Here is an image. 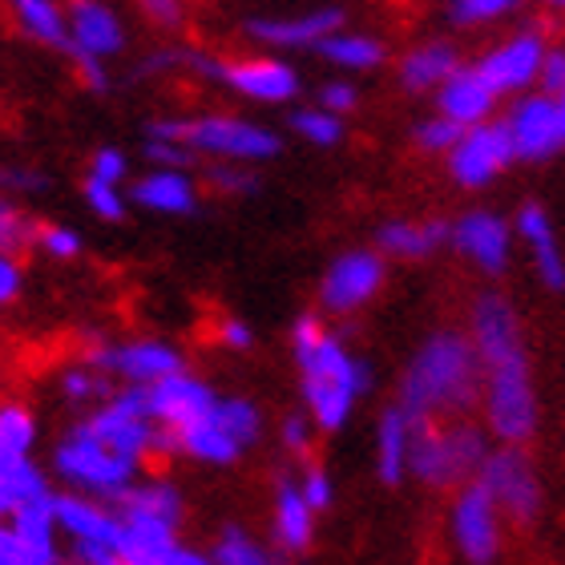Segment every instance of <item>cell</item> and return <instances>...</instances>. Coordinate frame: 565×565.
<instances>
[{
  "instance_id": "49",
  "label": "cell",
  "mask_w": 565,
  "mask_h": 565,
  "mask_svg": "<svg viewBox=\"0 0 565 565\" xmlns=\"http://www.w3.org/2000/svg\"><path fill=\"white\" fill-rule=\"evenodd\" d=\"M211 186L223 190V194H250V190L259 186V182H255V174L238 170V166H214V170H211Z\"/></svg>"
},
{
  "instance_id": "8",
  "label": "cell",
  "mask_w": 565,
  "mask_h": 565,
  "mask_svg": "<svg viewBox=\"0 0 565 565\" xmlns=\"http://www.w3.org/2000/svg\"><path fill=\"white\" fill-rule=\"evenodd\" d=\"M477 484L493 497L501 518L518 521V525H533L542 513V481H537V469L525 457V448H489V457L477 469Z\"/></svg>"
},
{
  "instance_id": "26",
  "label": "cell",
  "mask_w": 565,
  "mask_h": 565,
  "mask_svg": "<svg viewBox=\"0 0 565 565\" xmlns=\"http://www.w3.org/2000/svg\"><path fill=\"white\" fill-rule=\"evenodd\" d=\"M109 509H114L118 518L162 521V525H174V530H178V521H182V497H178L174 484H166V481H134Z\"/></svg>"
},
{
  "instance_id": "34",
  "label": "cell",
  "mask_w": 565,
  "mask_h": 565,
  "mask_svg": "<svg viewBox=\"0 0 565 565\" xmlns=\"http://www.w3.org/2000/svg\"><path fill=\"white\" fill-rule=\"evenodd\" d=\"M33 445H36V416L17 401H0V457L33 460Z\"/></svg>"
},
{
  "instance_id": "40",
  "label": "cell",
  "mask_w": 565,
  "mask_h": 565,
  "mask_svg": "<svg viewBox=\"0 0 565 565\" xmlns=\"http://www.w3.org/2000/svg\"><path fill=\"white\" fill-rule=\"evenodd\" d=\"M85 202H89V211L97 218H109V223L126 218V194H121V186H106L97 178H85Z\"/></svg>"
},
{
  "instance_id": "48",
  "label": "cell",
  "mask_w": 565,
  "mask_h": 565,
  "mask_svg": "<svg viewBox=\"0 0 565 565\" xmlns=\"http://www.w3.org/2000/svg\"><path fill=\"white\" fill-rule=\"evenodd\" d=\"M146 153H150L153 170H186L194 162V153L174 146V141H146Z\"/></svg>"
},
{
  "instance_id": "53",
  "label": "cell",
  "mask_w": 565,
  "mask_h": 565,
  "mask_svg": "<svg viewBox=\"0 0 565 565\" xmlns=\"http://www.w3.org/2000/svg\"><path fill=\"white\" fill-rule=\"evenodd\" d=\"M537 77H542V94H550L554 97L557 89H562V82H565V49H554V53H545V61H542V73H537Z\"/></svg>"
},
{
  "instance_id": "47",
  "label": "cell",
  "mask_w": 565,
  "mask_h": 565,
  "mask_svg": "<svg viewBox=\"0 0 565 565\" xmlns=\"http://www.w3.org/2000/svg\"><path fill=\"white\" fill-rule=\"evenodd\" d=\"M0 565H53V562L36 557L33 550L9 530V521H0Z\"/></svg>"
},
{
  "instance_id": "16",
  "label": "cell",
  "mask_w": 565,
  "mask_h": 565,
  "mask_svg": "<svg viewBox=\"0 0 565 565\" xmlns=\"http://www.w3.org/2000/svg\"><path fill=\"white\" fill-rule=\"evenodd\" d=\"M545 53H550V49H545L542 33H518V36H509L505 45L489 49L472 70L481 73V82L489 85L497 97L521 94V89H530V85L537 82Z\"/></svg>"
},
{
  "instance_id": "17",
  "label": "cell",
  "mask_w": 565,
  "mask_h": 565,
  "mask_svg": "<svg viewBox=\"0 0 565 565\" xmlns=\"http://www.w3.org/2000/svg\"><path fill=\"white\" fill-rule=\"evenodd\" d=\"M65 24H70V57L73 61H97L106 65V57H118L126 49V24L109 4L97 0H77L65 9Z\"/></svg>"
},
{
  "instance_id": "20",
  "label": "cell",
  "mask_w": 565,
  "mask_h": 565,
  "mask_svg": "<svg viewBox=\"0 0 565 565\" xmlns=\"http://www.w3.org/2000/svg\"><path fill=\"white\" fill-rule=\"evenodd\" d=\"M513 235L530 250L537 279H542L550 291H565V259H562V247H557L554 218H550V211H545L542 202H525V206H521L518 218H513Z\"/></svg>"
},
{
  "instance_id": "7",
  "label": "cell",
  "mask_w": 565,
  "mask_h": 565,
  "mask_svg": "<svg viewBox=\"0 0 565 565\" xmlns=\"http://www.w3.org/2000/svg\"><path fill=\"white\" fill-rule=\"evenodd\" d=\"M53 469H57L70 484L85 489V493L106 497L109 505L138 481V465L121 460L118 452H109L106 445H97L82 424L57 445V452H53Z\"/></svg>"
},
{
  "instance_id": "21",
  "label": "cell",
  "mask_w": 565,
  "mask_h": 565,
  "mask_svg": "<svg viewBox=\"0 0 565 565\" xmlns=\"http://www.w3.org/2000/svg\"><path fill=\"white\" fill-rule=\"evenodd\" d=\"M436 109H440V118L452 121L457 130H472V126L493 121L497 94L481 82V73L472 70V65H460V70L436 89Z\"/></svg>"
},
{
  "instance_id": "15",
  "label": "cell",
  "mask_w": 565,
  "mask_h": 565,
  "mask_svg": "<svg viewBox=\"0 0 565 565\" xmlns=\"http://www.w3.org/2000/svg\"><path fill=\"white\" fill-rule=\"evenodd\" d=\"M448 243L484 275H501L513 255V226L493 211H469L448 223Z\"/></svg>"
},
{
  "instance_id": "33",
  "label": "cell",
  "mask_w": 565,
  "mask_h": 565,
  "mask_svg": "<svg viewBox=\"0 0 565 565\" xmlns=\"http://www.w3.org/2000/svg\"><path fill=\"white\" fill-rule=\"evenodd\" d=\"M319 53H323L331 65H340V70H376L380 61L388 57V49H384V41H380V36L348 33V29L331 33L328 41L319 45Z\"/></svg>"
},
{
  "instance_id": "43",
  "label": "cell",
  "mask_w": 565,
  "mask_h": 565,
  "mask_svg": "<svg viewBox=\"0 0 565 565\" xmlns=\"http://www.w3.org/2000/svg\"><path fill=\"white\" fill-rule=\"evenodd\" d=\"M36 247L45 250V255H53V259H73L82 250V238L70 226L49 223V226H36Z\"/></svg>"
},
{
  "instance_id": "14",
  "label": "cell",
  "mask_w": 565,
  "mask_h": 565,
  "mask_svg": "<svg viewBox=\"0 0 565 565\" xmlns=\"http://www.w3.org/2000/svg\"><path fill=\"white\" fill-rule=\"evenodd\" d=\"M141 392H146V413H150V420L158 428H166V433H182L190 424L206 420L214 413V401H218L211 384L190 376V372H174V376L158 380V384H150V388Z\"/></svg>"
},
{
  "instance_id": "37",
  "label": "cell",
  "mask_w": 565,
  "mask_h": 565,
  "mask_svg": "<svg viewBox=\"0 0 565 565\" xmlns=\"http://www.w3.org/2000/svg\"><path fill=\"white\" fill-rule=\"evenodd\" d=\"M29 243H36V223L9 194H0V255L17 259V250H24Z\"/></svg>"
},
{
  "instance_id": "56",
  "label": "cell",
  "mask_w": 565,
  "mask_h": 565,
  "mask_svg": "<svg viewBox=\"0 0 565 565\" xmlns=\"http://www.w3.org/2000/svg\"><path fill=\"white\" fill-rule=\"evenodd\" d=\"M162 565H214L206 554H199V550H186V545H174L170 554L162 557Z\"/></svg>"
},
{
  "instance_id": "2",
  "label": "cell",
  "mask_w": 565,
  "mask_h": 565,
  "mask_svg": "<svg viewBox=\"0 0 565 565\" xmlns=\"http://www.w3.org/2000/svg\"><path fill=\"white\" fill-rule=\"evenodd\" d=\"M481 401V360L465 331H436L416 348L401 376V408L408 420H436L440 413H465Z\"/></svg>"
},
{
  "instance_id": "50",
  "label": "cell",
  "mask_w": 565,
  "mask_h": 565,
  "mask_svg": "<svg viewBox=\"0 0 565 565\" xmlns=\"http://www.w3.org/2000/svg\"><path fill=\"white\" fill-rule=\"evenodd\" d=\"M282 448L295 452V457H307V452H311V420H307V416H287V420H282Z\"/></svg>"
},
{
  "instance_id": "6",
  "label": "cell",
  "mask_w": 565,
  "mask_h": 565,
  "mask_svg": "<svg viewBox=\"0 0 565 565\" xmlns=\"http://www.w3.org/2000/svg\"><path fill=\"white\" fill-rule=\"evenodd\" d=\"M82 428L94 436L97 445H106L109 452H118L121 460L141 465V460L174 457V433H166L150 420L146 413V392L141 388H121L114 392L97 413H89V420H82Z\"/></svg>"
},
{
  "instance_id": "31",
  "label": "cell",
  "mask_w": 565,
  "mask_h": 565,
  "mask_svg": "<svg viewBox=\"0 0 565 565\" xmlns=\"http://www.w3.org/2000/svg\"><path fill=\"white\" fill-rule=\"evenodd\" d=\"M174 445H178V452H186V457L202 460V465H218V469H223V465H235V460L243 457V448H238L235 440L214 424V413L206 416V420L190 424V428L174 433Z\"/></svg>"
},
{
  "instance_id": "41",
  "label": "cell",
  "mask_w": 565,
  "mask_h": 565,
  "mask_svg": "<svg viewBox=\"0 0 565 565\" xmlns=\"http://www.w3.org/2000/svg\"><path fill=\"white\" fill-rule=\"evenodd\" d=\"M505 12H513V0H457V4H448V21L452 24H484V21L505 17Z\"/></svg>"
},
{
  "instance_id": "46",
  "label": "cell",
  "mask_w": 565,
  "mask_h": 565,
  "mask_svg": "<svg viewBox=\"0 0 565 565\" xmlns=\"http://www.w3.org/2000/svg\"><path fill=\"white\" fill-rule=\"evenodd\" d=\"M355 102H360V94H355L352 82H328L323 89H319V109H323V114H331V118L352 114Z\"/></svg>"
},
{
  "instance_id": "13",
  "label": "cell",
  "mask_w": 565,
  "mask_h": 565,
  "mask_svg": "<svg viewBox=\"0 0 565 565\" xmlns=\"http://www.w3.org/2000/svg\"><path fill=\"white\" fill-rule=\"evenodd\" d=\"M384 259L376 250H343L331 259V267L323 271V282H319V303L335 311V316H348V311H360V307L372 299V295L384 287Z\"/></svg>"
},
{
  "instance_id": "4",
  "label": "cell",
  "mask_w": 565,
  "mask_h": 565,
  "mask_svg": "<svg viewBox=\"0 0 565 565\" xmlns=\"http://www.w3.org/2000/svg\"><path fill=\"white\" fill-rule=\"evenodd\" d=\"M481 404L489 433L505 448H521L537 433L542 408H537V392L530 376V355H505L493 364H481Z\"/></svg>"
},
{
  "instance_id": "30",
  "label": "cell",
  "mask_w": 565,
  "mask_h": 565,
  "mask_svg": "<svg viewBox=\"0 0 565 565\" xmlns=\"http://www.w3.org/2000/svg\"><path fill=\"white\" fill-rule=\"evenodd\" d=\"M408 416L392 404L388 413L380 416L376 428V472L384 484H401L408 477Z\"/></svg>"
},
{
  "instance_id": "1",
  "label": "cell",
  "mask_w": 565,
  "mask_h": 565,
  "mask_svg": "<svg viewBox=\"0 0 565 565\" xmlns=\"http://www.w3.org/2000/svg\"><path fill=\"white\" fill-rule=\"evenodd\" d=\"M295 364H299V384H303L307 420L323 433H340L355 401L367 392L372 372L364 360H355L343 348L319 316H299L291 331Z\"/></svg>"
},
{
  "instance_id": "18",
  "label": "cell",
  "mask_w": 565,
  "mask_h": 565,
  "mask_svg": "<svg viewBox=\"0 0 565 565\" xmlns=\"http://www.w3.org/2000/svg\"><path fill=\"white\" fill-rule=\"evenodd\" d=\"M214 82L231 85L235 94L263 102V106H282L299 94V73L279 57H243V61H218Z\"/></svg>"
},
{
  "instance_id": "55",
  "label": "cell",
  "mask_w": 565,
  "mask_h": 565,
  "mask_svg": "<svg viewBox=\"0 0 565 565\" xmlns=\"http://www.w3.org/2000/svg\"><path fill=\"white\" fill-rule=\"evenodd\" d=\"M0 182H4V186H17V190H41L45 186V178L33 174V170H0Z\"/></svg>"
},
{
  "instance_id": "42",
  "label": "cell",
  "mask_w": 565,
  "mask_h": 565,
  "mask_svg": "<svg viewBox=\"0 0 565 565\" xmlns=\"http://www.w3.org/2000/svg\"><path fill=\"white\" fill-rule=\"evenodd\" d=\"M460 134H465V130H457L452 121H445L440 114H436V118H428V121H420V126H416V146H420V150H428V153H448L460 141Z\"/></svg>"
},
{
  "instance_id": "5",
  "label": "cell",
  "mask_w": 565,
  "mask_h": 565,
  "mask_svg": "<svg viewBox=\"0 0 565 565\" xmlns=\"http://www.w3.org/2000/svg\"><path fill=\"white\" fill-rule=\"evenodd\" d=\"M408 472L428 489H448L460 477L481 469V460L489 457L484 436L469 424H452L440 428L436 420H408Z\"/></svg>"
},
{
  "instance_id": "29",
  "label": "cell",
  "mask_w": 565,
  "mask_h": 565,
  "mask_svg": "<svg viewBox=\"0 0 565 565\" xmlns=\"http://www.w3.org/2000/svg\"><path fill=\"white\" fill-rule=\"evenodd\" d=\"M12 21L36 45L70 53V24H65V9H61L57 0H17L12 4Z\"/></svg>"
},
{
  "instance_id": "9",
  "label": "cell",
  "mask_w": 565,
  "mask_h": 565,
  "mask_svg": "<svg viewBox=\"0 0 565 565\" xmlns=\"http://www.w3.org/2000/svg\"><path fill=\"white\" fill-rule=\"evenodd\" d=\"M85 367H94L102 376H121L126 388H150L158 380L186 372L182 352L162 340H126V343H94L85 352Z\"/></svg>"
},
{
  "instance_id": "11",
  "label": "cell",
  "mask_w": 565,
  "mask_h": 565,
  "mask_svg": "<svg viewBox=\"0 0 565 565\" xmlns=\"http://www.w3.org/2000/svg\"><path fill=\"white\" fill-rule=\"evenodd\" d=\"M509 162H518V158H513V141H509L501 121L472 126V130L460 134V141L448 150V174L465 190L489 186L501 170H509Z\"/></svg>"
},
{
  "instance_id": "10",
  "label": "cell",
  "mask_w": 565,
  "mask_h": 565,
  "mask_svg": "<svg viewBox=\"0 0 565 565\" xmlns=\"http://www.w3.org/2000/svg\"><path fill=\"white\" fill-rule=\"evenodd\" d=\"M501 126H505L509 141H513V158L545 162V158L565 150V114L550 94L518 97Z\"/></svg>"
},
{
  "instance_id": "38",
  "label": "cell",
  "mask_w": 565,
  "mask_h": 565,
  "mask_svg": "<svg viewBox=\"0 0 565 565\" xmlns=\"http://www.w3.org/2000/svg\"><path fill=\"white\" fill-rule=\"evenodd\" d=\"M291 130L299 134L303 141H311V146H335V141L343 138V118H331V114H323V109H295L291 114Z\"/></svg>"
},
{
  "instance_id": "35",
  "label": "cell",
  "mask_w": 565,
  "mask_h": 565,
  "mask_svg": "<svg viewBox=\"0 0 565 565\" xmlns=\"http://www.w3.org/2000/svg\"><path fill=\"white\" fill-rule=\"evenodd\" d=\"M214 424H218L238 448L255 445L263 433L259 408H255L250 401H243V396H218V404H214Z\"/></svg>"
},
{
  "instance_id": "25",
  "label": "cell",
  "mask_w": 565,
  "mask_h": 565,
  "mask_svg": "<svg viewBox=\"0 0 565 565\" xmlns=\"http://www.w3.org/2000/svg\"><path fill=\"white\" fill-rule=\"evenodd\" d=\"M460 70L457 45L448 41H424V45L408 49L401 57V82L404 89H440V85Z\"/></svg>"
},
{
  "instance_id": "28",
  "label": "cell",
  "mask_w": 565,
  "mask_h": 565,
  "mask_svg": "<svg viewBox=\"0 0 565 565\" xmlns=\"http://www.w3.org/2000/svg\"><path fill=\"white\" fill-rule=\"evenodd\" d=\"M275 537L291 554H303L316 537V513L307 509L295 481H279V489H275Z\"/></svg>"
},
{
  "instance_id": "44",
  "label": "cell",
  "mask_w": 565,
  "mask_h": 565,
  "mask_svg": "<svg viewBox=\"0 0 565 565\" xmlns=\"http://www.w3.org/2000/svg\"><path fill=\"white\" fill-rule=\"evenodd\" d=\"M126 174H130V158H126L118 146H102V150L94 153L89 178L106 182V186H121V182H126Z\"/></svg>"
},
{
  "instance_id": "3",
  "label": "cell",
  "mask_w": 565,
  "mask_h": 565,
  "mask_svg": "<svg viewBox=\"0 0 565 565\" xmlns=\"http://www.w3.org/2000/svg\"><path fill=\"white\" fill-rule=\"evenodd\" d=\"M150 141H174L194 158H218V162H267L282 150L275 130L259 121L235 118V114H202V118H158L146 126Z\"/></svg>"
},
{
  "instance_id": "32",
  "label": "cell",
  "mask_w": 565,
  "mask_h": 565,
  "mask_svg": "<svg viewBox=\"0 0 565 565\" xmlns=\"http://www.w3.org/2000/svg\"><path fill=\"white\" fill-rule=\"evenodd\" d=\"M49 493L45 472L33 460H4L0 457V521H9L24 501Z\"/></svg>"
},
{
  "instance_id": "12",
  "label": "cell",
  "mask_w": 565,
  "mask_h": 565,
  "mask_svg": "<svg viewBox=\"0 0 565 565\" xmlns=\"http://www.w3.org/2000/svg\"><path fill=\"white\" fill-rule=\"evenodd\" d=\"M452 545L469 565H493L501 554V509L477 481L452 501Z\"/></svg>"
},
{
  "instance_id": "57",
  "label": "cell",
  "mask_w": 565,
  "mask_h": 565,
  "mask_svg": "<svg viewBox=\"0 0 565 565\" xmlns=\"http://www.w3.org/2000/svg\"><path fill=\"white\" fill-rule=\"evenodd\" d=\"M554 102H557V106H562V114H565V82H562V89H557V94H554Z\"/></svg>"
},
{
  "instance_id": "19",
  "label": "cell",
  "mask_w": 565,
  "mask_h": 565,
  "mask_svg": "<svg viewBox=\"0 0 565 565\" xmlns=\"http://www.w3.org/2000/svg\"><path fill=\"white\" fill-rule=\"evenodd\" d=\"M343 29V9H311V12H295V17H255L247 21V33L259 41V45L275 49H319L331 33Z\"/></svg>"
},
{
  "instance_id": "22",
  "label": "cell",
  "mask_w": 565,
  "mask_h": 565,
  "mask_svg": "<svg viewBox=\"0 0 565 565\" xmlns=\"http://www.w3.org/2000/svg\"><path fill=\"white\" fill-rule=\"evenodd\" d=\"M53 518H57V533H65L73 545H114L118 537V513L94 497L57 493Z\"/></svg>"
},
{
  "instance_id": "39",
  "label": "cell",
  "mask_w": 565,
  "mask_h": 565,
  "mask_svg": "<svg viewBox=\"0 0 565 565\" xmlns=\"http://www.w3.org/2000/svg\"><path fill=\"white\" fill-rule=\"evenodd\" d=\"M61 392L70 396L73 404H89V401H102L106 404L114 392H109V380L102 376V372H94V367H65V376H61Z\"/></svg>"
},
{
  "instance_id": "27",
  "label": "cell",
  "mask_w": 565,
  "mask_h": 565,
  "mask_svg": "<svg viewBox=\"0 0 565 565\" xmlns=\"http://www.w3.org/2000/svg\"><path fill=\"white\" fill-rule=\"evenodd\" d=\"M9 530L21 537L36 557L61 565V550H57V518H53V493L36 497V501H24L17 513L9 518Z\"/></svg>"
},
{
  "instance_id": "23",
  "label": "cell",
  "mask_w": 565,
  "mask_h": 565,
  "mask_svg": "<svg viewBox=\"0 0 565 565\" xmlns=\"http://www.w3.org/2000/svg\"><path fill=\"white\" fill-rule=\"evenodd\" d=\"M126 202L153 214H194L199 206V186L190 182L186 170H150L130 186Z\"/></svg>"
},
{
  "instance_id": "52",
  "label": "cell",
  "mask_w": 565,
  "mask_h": 565,
  "mask_svg": "<svg viewBox=\"0 0 565 565\" xmlns=\"http://www.w3.org/2000/svg\"><path fill=\"white\" fill-rule=\"evenodd\" d=\"M21 263L12 259V255H0V307H9L17 295H21Z\"/></svg>"
},
{
  "instance_id": "36",
  "label": "cell",
  "mask_w": 565,
  "mask_h": 565,
  "mask_svg": "<svg viewBox=\"0 0 565 565\" xmlns=\"http://www.w3.org/2000/svg\"><path fill=\"white\" fill-rule=\"evenodd\" d=\"M211 562L214 565H275L271 554H267L247 530H238V525H226L223 537H218L211 550Z\"/></svg>"
},
{
  "instance_id": "51",
  "label": "cell",
  "mask_w": 565,
  "mask_h": 565,
  "mask_svg": "<svg viewBox=\"0 0 565 565\" xmlns=\"http://www.w3.org/2000/svg\"><path fill=\"white\" fill-rule=\"evenodd\" d=\"M218 343L231 348V352H247L250 343H255V331H250V323H243V319H223V323H218Z\"/></svg>"
},
{
  "instance_id": "45",
  "label": "cell",
  "mask_w": 565,
  "mask_h": 565,
  "mask_svg": "<svg viewBox=\"0 0 565 565\" xmlns=\"http://www.w3.org/2000/svg\"><path fill=\"white\" fill-rule=\"evenodd\" d=\"M299 497L307 501L311 513H323V509H331V501H335V484H331V477L319 469V465H311V469L303 472V481H299Z\"/></svg>"
},
{
  "instance_id": "54",
  "label": "cell",
  "mask_w": 565,
  "mask_h": 565,
  "mask_svg": "<svg viewBox=\"0 0 565 565\" xmlns=\"http://www.w3.org/2000/svg\"><path fill=\"white\" fill-rule=\"evenodd\" d=\"M141 12H146L153 24H182V4H174V0H146Z\"/></svg>"
},
{
  "instance_id": "24",
  "label": "cell",
  "mask_w": 565,
  "mask_h": 565,
  "mask_svg": "<svg viewBox=\"0 0 565 565\" xmlns=\"http://www.w3.org/2000/svg\"><path fill=\"white\" fill-rule=\"evenodd\" d=\"M440 243H448V223L445 218H428V223H408V218H392L376 231V255H392V259H424L433 255Z\"/></svg>"
}]
</instances>
